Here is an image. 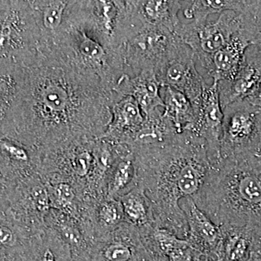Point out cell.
I'll return each instance as SVG.
<instances>
[{"mask_svg":"<svg viewBox=\"0 0 261 261\" xmlns=\"http://www.w3.org/2000/svg\"><path fill=\"white\" fill-rule=\"evenodd\" d=\"M40 42L29 1H0V68L27 64L39 51Z\"/></svg>","mask_w":261,"mask_h":261,"instance_id":"cell-6","label":"cell"},{"mask_svg":"<svg viewBox=\"0 0 261 261\" xmlns=\"http://www.w3.org/2000/svg\"><path fill=\"white\" fill-rule=\"evenodd\" d=\"M161 89L155 73L144 70L134 76L124 73L117 83L113 93L115 101L126 96L133 97L144 116H147L159 108H164Z\"/></svg>","mask_w":261,"mask_h":261,"instance_id":"cell-18","label":"cell"},{"mask_svg":"<svg viewBox=\"0 0 261 261\" xmlns=\"http://www.w3.org/2000/svg\"><path fill=\"white\" fill-rule=\"evenodd\" d=\"M179 206L186 216L188 226L186 240L189 244L200 253L217 255L221 252L223 243L221 227L197 207L193 199H182Z\"/></svg>","mask_w":261,"mask_h":261,"instance_id":"cell-17","label":"cell"},{"mask_svg":"<svg viewBox=\"0 0 261 261\" xmlns=\"http://www.w3.org/2000/svg\"><path fill=\"white\" fill-rule=\"evenodd\" d=\"M223 112L221 159H261V108L245 99L228 105Z\"/></svg>","mask_w":261,"mask_h":261,"instance_id":"cell-7","label":"cell"},{"mask_svg":"<svg viewBox=\"0 0 261 261\" xmlns=\"http://www.w3.org/2000/svg\"><path fill=\"white\" fill-rule=\"evenodd\" d=\"M164 108L163 116L171 122L178 133L192 132L195 112L191 101L181 92L169 87L161 89Z\"/></svg>","mask_w":261,"mask_h":261,"instance_id":"cell-24","label":"cell"},{"mask_svg":"<svg viewBox=\"0 0 261 261\" xmlns=\"http://www.w3.org/2000/svg\"><path fill=\"white\" fill-rule=\"evenodd\" d=\"M155 75L161 87L176 89L191 102L200 98L207 84L197 70L195 53L178 37Z\"/></svg>","mask_w":261,"mask_h":261,"instance_id":"cell-11","label":"cell"},{"mask_svg":"<svg viewBox=\"0 0 261 261\" xmlns=\"http://www.w3.org/2000/svg\"><path fill=\"white\" fill-rule=\"evenodd\" d=\"M247 100L253 105V106H257V107L261 108V85L258 90L251 97L247 99Z\"/></svg>","mask_w":261,"mask_h":261,"instance_id":"cell-33","label":"cell"},{"mask_svg":"<svg viewBox=\"0 0 261 261\" xmlns=\"http://www.w3.org/2000/svg\"><path fill=\"white\" fill-rule=\"evenodd\" d=\"M47 187L51 207L81 221L87 214L80 193L68 182H44Z\"/></svg>","mask_w":261,"mask_h":261,"instance_id":"cell-26","label":"cell"},{"mask_svg":"<svg viewBox=\"0 0 261 261\" xmlns=\"http://www.w3.org/2000/svg\"><path fill=\"white\" fill-rule=\"evenodd\" d=\"M23 65L0 68V135H8L20 92Z\"/></svg>","mask_w":261,"mask_h":261,"instance_id":"cell-21","label":"cell"},{"mask_svg":"<svg viewBox=\"0 0 261 261\" xmlns=\"http://www.w3.org/2000/svg\"><path fill=\"white\" fill-rule=\"evenodd\" d=\"M133 5L137 18L145 27H164L174 33L181 23L178 14L183 8V1H133Z\"/></svg>","mask_w":261,"mask_h":261,"instance_id":"cell-22","label":"cell"},{"mask_svg":"<svg viewBox=\"0 0 261 261\" xmlns=\"http://www.w3.org/2000/svg\"><path fill=\"white\" fill-rule=\"evenodd\" d=\"M38 151L43 181L71 184L91 207L106 198L108 176L121 147L106 139L82 137Z\"/></svg>","mask_w":261,"mask_h":261,"instance_id":"cell-5","label":"cell"},{"mask_svg":"<svg viewBox=\"0 0 261 261\" xmlns=\"http://www.w3.org/2000/svg\"><path fill=\"white\" fill-rule=\"evenodd\" d=\"M40 48L70 68L97 77L113 93L126 73L123 46L108 44L89 16L85 1H69L61 28L41 40Z\"/></svg>","mask_w":261,"mask_h":261,"instance_id":"cell-4","label":"cell"},{"mask_svg":"<svg viewBox=\"0 0 261 261\" xmlns=\"http://www.w3.org/2000/svg\"><path fill=\"white\" fill-rule=\"evenodd\" d=\"M222 252L225 261H247L252 249V229L238 226H221Z\"/></svg>","mask_w":261,"mask_h":261,"instance_id":"cell-29","label":"cell"},{"mask_svg":"<svg viewBox=\"0 0 261 261\" xmlns=\"http://www.w3.org/2000/svg\"><path fill=\"white\" fill-rule=\"evenodd\" d=\"M177 36L161 27H147L123 45L125 73L130 76L144 70H155L166 59Z\"/></svg>","mask_w":261,"mask_h":261,"instance_id":"cell-10","label":"cell"},{"mask_svg":"<svg viewBox=\"0 0 261 261\" xmlns=\"http://www.w3.org/2000/svg\"><path fill=\"white\" fill-rule=\"evenodd\" d=\"M187 7L184 9L185 18L197 24L205 23L211 15L221 14L227 10L240 13L243 1L232 0H202L186 1Z\"/></svg>","mask_w":261,"mask_h":261,"instance_id":"cell-30","label":"cell"},{"mask_svg":"<svg viewBox=\"0 0 261 261\" xmlns=\"http://www.w3.org/2000/svg\"><path fill=\"white\" fill-rule=\"evenodd\" d=\"M19 253L22 261H71L69 247L47 226L32 235Z\"/></svg>","mask_w":261,"mask_h":261,"instance_id":"cell-20","label":"cell"},{"mask_svg":"<svg viewBox=\"0 0 261 261\" xmlns=\"http://www.w3.org/2000/svg\"><path fill=\"white\" fill-rule=\"evenodd\" d=\"M241 15V31L250 44L261 47V17L252 18Z\"/></svg>","mask_w":261,"mask_h":261,"instance_id":"cell-31","label":"cell"},{"mask_svg":"<svg viewBox=\"0 0 261 261\" xmlns=\"http://www.w3.org/2000/svg\"><path fill=\"white\" fill-rule=\"evenodd\" d=\"M119 200L123 207L125 222L138 229L154 224L152 203L142 187H136Z\"/></svg>","mask_w":261,"mask_h":261,"instance_id":"cell-27","label":"cell"},{"mask_svg":"<svg viewBox=\"0 0 261 261\" xmlns=\"http://www.w3.org/2000/svg\"><path fill=\"white\" fill-rule=\"evenodd\" d=\"M123 222L124 215L120 200L106 197L94 207L89 225V234L95 243L112 232Z\"/></svg>","mask_w":261,"mask_h":261,"instance_id":"cell-25","label":"cell"},{"mask_svg":"<svg viewBox=\"0 0 261 261\" xmlns=\"http://www.w3.org/2000/svg\"><path fill=\"white\" fill-rule=\"evenodd\" d=\"M8 203L6 216L30 236L46 228L51 207L47 187L39 173L18 182L10 192Z\"/></svg>","mask_w":261,"mask_h":261,"instance_id":"cell-8","label":"cell"},{"mask_svg":"<svg viewBox=\"0 0 261 261\" xmlns=\"http://www.w3.org/2000/svg\"><path fill=\"white\" fill-rule=\"evenodd\" d=\"M261 85V47L249 46L238 73L230 82H220L219 87L221 108L231 103L245 100L253 95Z\"/></svg>","mask_w":261,"mask_h":261,"instance_id":"cell-14","label":"cell"},{"mask_svg":"<svg viewBox=\"0 0 261 261\" xmlns=\"http://www.w3.org/2000/svg\"><path fill=\"white\" fill-rule=\"evenodd\" d=\"M195 112L192 133L205 141L211 164L221 161V138L224 112L220 102L218 82L207 84L199 99L192 102Z\"/></svg>","mask_w":261,"mask_h":261,"instance_id":"cell-12","label":"cell"},{"mask_svg":"<svg viewBox=\"0 0 261 261\" xmlns=\"http://www.w3.org/2000/svg\"><path fill=\"white\" fill-rule=\"evenodd\" d=\"M46 226L54 230L68 247L71 261H89L94 242L80 221L51 208L45 220Z\"/></svg>","mask_w":261,"mask_h":261,"instance_id":"cell-19","label":"cell"},{"mask_svg":"<svg viewBox=\"0 0 261 261\" xmlns=\"http://www.w3.org/2000/svg\"><path fill=\"white\" fill-rule=\"evenodd\" d=\"M193 200L220 227H261V159H221Z\"/></svg>","mask_w":261,"mask_h":261,"instance_id":"cell-3","label":"cell"},{"mask_svg":"<svg viewBox=\"0 0 261 261\" xmlns=\"http://www.w3.org/2000/svg\"><path fill=\"white\" fill-rule=\"evenodd\" d=\"M240 13L227 10L215 21L197 24L180 23L174 34L195 53V61L213 56L222 49L241 30Z\"/></svg>","mask_w":261,"mask_h":261,"instance_id":"cell-9","label":"cell"},{"mask_svg":"<svg viewBox=\"0 0 261 261\" xmlns=\"http://www.w3.org/2000/svg\"><path fill=\"white\" fill-rule=\"evenodd\" d=\"M111 114L107 130L99 138L133 147L145 126V116L138 103L130 96L120 98L113 103Z\"/></svg>","mask_w":261,"mask_h":261,"instance_id":"cell-15","label":"cell"},{"mask_svg":"<svg viewBox=\"0 0 261 261\" xmlns=\"http://www.w3.org/2000/svg\"><path fill=\"white\" fill-rule=\"evenodd\" d=\"M146 251L138 228L123 222L94 243L89 261H137Z\"/></svg>","mask_w":261,"mask_h":261,"instance_id":"cell-13","label":"cell"},{"mask_svg":"<svg viewBox=\"0 0 261 261\" xmlns=\"http://www.w3.org/2000/svg\"><path fill=\"white\" fill-rule=\"evenodd\" d=\"M41 32V39L53 37L63 24L69 1L35 0L29 1Z\"/></svg>","mask_w":261,"mask_h":261,"instance_id":"cell-28","label":"cell"},{"mask_svg":"<svg viewBox=\"0 0 261 261\" xmlns=\"http://www.w3.org/2000/svg\"><path fill=\"white\" fill-rule=\"evenodd\" d=\"M250 45L240 30L222 49L213 56L196 61L197 70L204 80L207 77L212 79V82H230L238 73L245 51Z\"/></svg>","mask_w":261,"mask_h":261,"instance_id":"cell-16","label":"cell"},{"mask_svg":"<svg viewBox=\"0 0 261 261\" xmlns=\"http://www.w3.org/2000/svg\"><path fill=\"white\" fill-rule=\"evenodd\" d=\"M114 94L102 82L39 49L23 65L10 137L37 150L72 139L99 138L111 121Z\"/></svg>","mask_w":261,"mask_h":261,"instance_id":"cell-1","label":"cell"},{"mask_svg":"<svg viewBox=\"0 0 261 261\" xmlns=\"http://www.w3.org/2000/svg\"><path fill=\"white\" fill-rule=\"evenodd\" d=\"M138 186L133 147L125 145L108 176L106 197L119 200Z\"/></svg>","mask_w":261,"mask_h":261,"instance_id":"cell-23","label":"cell"},{"mask_svg":"<svg viewBox=\"0 0 261 261\" xmlns=\"http://www.w3.org/2000/svg\"><path fill=\"white\" fill-rule=\"evenodd\" d=\"M252 233V250L261 255V227L251 228Z\"/></svg>","mask_w":261,"mask_h":261,"instance_id":"cell-32","label":"cell"},{"mask_svg":"<svg viewBox=\"0 0 261 261\" xmlns=\"http://www.w3.org/2000/svg\"><path fill=\"white\" fill-rule=\"evenodd\" d=\"M138 186L151 201L154 224L186 240L188 226L179 206L200 191L212 164L205 141L190 132L134 146Z\"/></svg>","mask_w":261,"mask_h":261,"instance_id":"cell-2","label":"cell"}]
</instances>
